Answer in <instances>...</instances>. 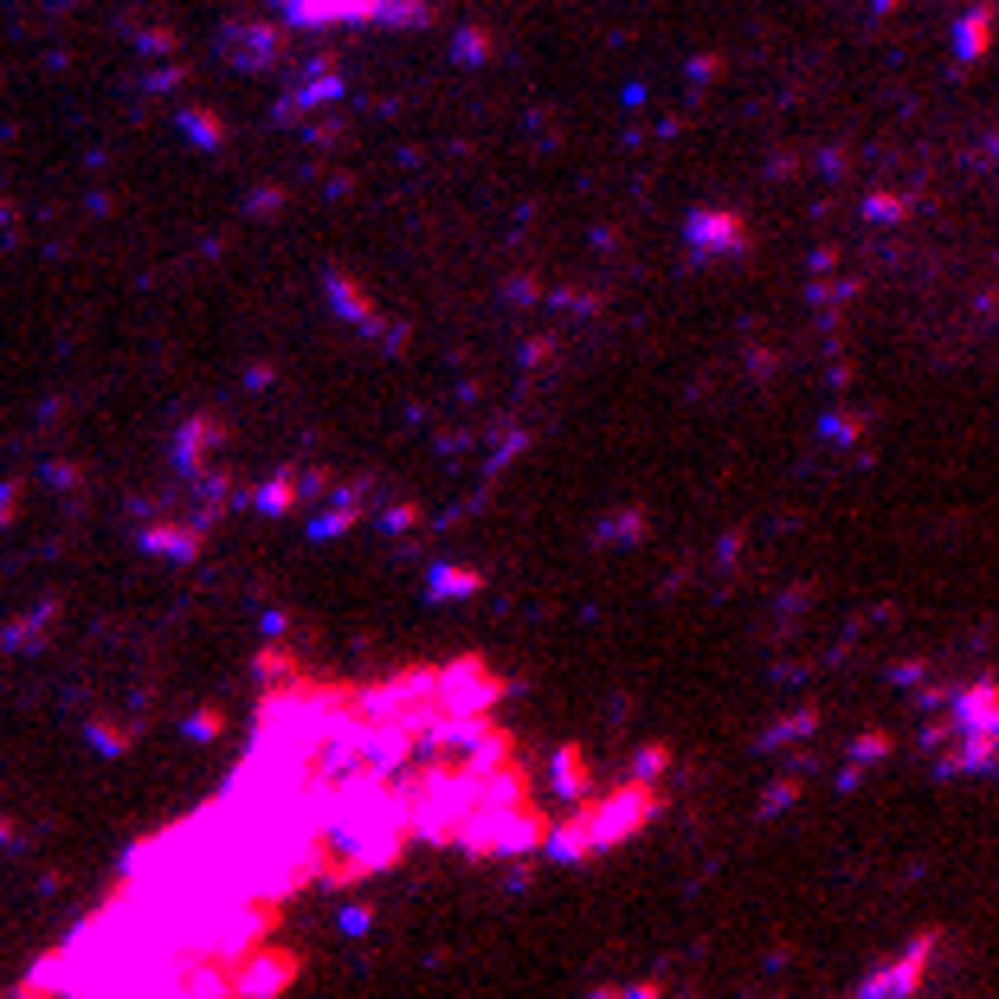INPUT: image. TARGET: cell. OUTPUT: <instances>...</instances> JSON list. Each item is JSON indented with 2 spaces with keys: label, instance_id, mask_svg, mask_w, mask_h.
<instances>
[{
  "label": "cell",
  "instance_id": "cell-1",
  "mask_svg": "<svg viewBox=\"0 0 999 999\" xmlns=\"http://www.w3.org/2000/svg\"><path fill=\"white\" fill-rule=\"evenodd\" d=\"M928 961H935V928L910 941V954H903V961H890V967H870V974L857 980V999H910V994H916V987L928 980Z\"/></svg>",
  "mask_w": 999,
  "mask_h": 999
},
{
  "label": "cell",
  "instance_id": "cell-2",
  "mask_svg": "<svg viewBox=\"0 0 999 999\" xmlns=\"http://www.w3.org/2000/svg\"><path fill=\"white\" fill-rule=\"evenodd\" d=\"M954 729H994L999 735V677H974L967 690H954Z\"/></svg>",
  "mask_w": 999,
  "mask_h": 999
},
{
  "label": "cell",
  "instance_id": "cell-3",
  "mask_svg": "<svg viewBox=\"0 0 999 999\" xmlns=\"http://www.w3.org/2000/svg\"><path fill=\"white\" fill-rule=\"evenodd\" d=\"M994 46V0H980L967 20H961V59H980Z\"/></svg>",
  "mask_w": 999,
  "mask_h": 999
},
{
  "label": "cell",
  "instance_id": "cell-4",
  "mask_svg": "<svg viewBox=\"0 0 999 999\" xmlns=\"http://www.w3.org/2000/svg\"><path fill=\"white\" fill-rule=\"evenodd\" d=\"M877 755H890V735H864L857 742V761H877Z\"/></svg>",
  "mask_w": 999,
  "mask_h": 999
},
{
  "label": "cell",
  "instance_id": "cell-5",
  "mask_svg": "<svg viewBox=\"0 0 999 999\" xmlns=\"http://www.w3.org/2000/svg\"><path fill=\"white\" fill-rule=\"evenodd\" d=\"M593 999H626V994H593Z\"/></svg>",
  "mask_w": 999,
  "mask_h": 999
},
{
  "label": "cell",
  "instance_id": "cell-6",
  "mask_svg": "<svg viewBox=\"0 0 999 999\" xmlns=\"http://www.w3.org/2000/svg\"><path fill=\"white\" fill-rule=\"evenodd\" d=\"M994 148H999V143H994Z\"/></svg>",
  "mask_w": 999,
  "mask_h": 999
}]
</instances>
